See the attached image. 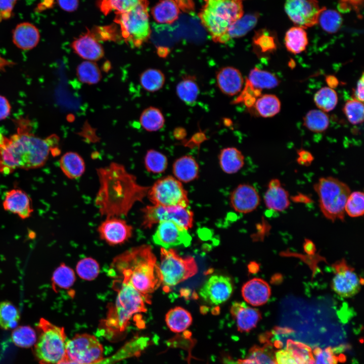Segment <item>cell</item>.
<instances>
[{"label":"cell","instance_id":"obj_23","mask_svg":"<svg viewBox=\"0 0 364 364\" xmlns=\"http://www.w3.org/2000/svg\"><path fill=\"white\" fill-rule=\"evenodd\" d=\"M223 364H277L274 352L268 343L254 345L245 358L235 360L230 356L223 357Z\"/></svg>","mask_w":364,"mask_h":364},{"label":"cell","instance_id":"obj_18","mask_svg":"<svg viewBox=\"0 0 364 364\" xmlns=\"http://www.w3.org/2000/svg\"><path fill=\"white\" fill-rule=\"evenodd\" d=\"M260 202V197L252 186L243 184L239 185L232 192L230 203L236 211L247 213L254 210Z\"/></svg>","mask_w":364,"mask_h":364},{"label":"cell","instance_id":"obj_29","mask_svg":"<svg viewBox=\"0 0 364 364\" xmlns=\"http://www.w3.org/2000/svg\"><path fill=\"white\" fill-rule=\"evenodd\" d=\"M180 11L173 0H161L152 8L151 13L158 23L171 24L178 19Z\"/></svg>","mask_w":364,"mask_h":364},{"label":"cell","instance_id":"obj_12","mask_svg":"<svg viewBox=\"0 0 364 364\" xmlns=\"http://www.w3.org/2000/svg\"><path fill=\"white\" fill-rule=\"evenodd\" d=\"M142 210V226L145 228H151L162 221H173L187 230L191 228L193 224L194 214L188 207L153 204L146 206Z\"/></svg>","mask_w":364,"mask_h":364},{"label":"cell","instance_id":"obj_55","mask_svg":"<svg viewBox=\"0 0 364 364\" xmlns=\"http://www.w3.org/2000/svg\"><path fill=\"white\" fill-rule=\"evenodd\" d=\"M297 162L302 166L310 165L314 159L312 154L304 149H299L297 151Z\"/></svg>","mask_w":364,"mask_h":364},{"label":"cell","instance_id":"obj_56","mask_svg":"<svg viewBox=\"0 0 364 364\" xmlns=\"http://www.w3.org/2000/svg\"><path fill=\"white\" fill-rule=\"evenodd\" d=\"M11 106L8 100L0 95V121L6 119L10 114Z\"/></svg>","mask_w":364,"mask_h":364},{"label":"cell","instance_id":"obj_54","mask_svg":"<svg viewBox=\"0 0 364 364\" xmlns=\"http://www.w3.org/2000/svg\"><path fill=\"white\" fill-rule=\"evenodd\" d=\"M18 0H0V23L10 19Z\"/></svg>","mask_w":364,"mask_h":364},{"label":"cell","instance_id":"obj_40","mask_svg":"<svg viewBox=\"0 0 364 364\" xmlns=\"http://www.w3.org/2000/svg\"><path fill=\"white\" fill-rule=\"evenodd\" d=\"M77 76L81 82L95 84L101 79L100 69L94 61H85L80 63L76 68Z\"/></svg>","mask_w":364,"mask_h":364},{"label":"cell","instance_id":"obj_19","mask_svg":"<svg viewBox=\"0 0 364 364\" xmlns=\"http://www.w3.org/2000/svg\"><path fill=\"white\" fill-rule=\"evenodd\" d=\"M3 206L5 210L16 214L23 219L29 218L33 211L29 196L25 192L17 188L6 193Z\"/></svg>","mask_w":364,"mask_h":364},{"label":"cell","instance_id":"obj_44","mask_svg":"<svg viewBox=\"0 0 364 364\" xmlns=\"http://www.w3.org/2000/svg\"><path fill=\"white\" fill-rule=\"evenodd\" d=\"M253 42L255 48L261 54L273 53L277 49L276 37L266 29H261L256 32Z\"/></svg>","mask_w":364,"mask_h":364},{"label":"cell","instance_id":"obj_16","mask_svg":"<svg viewBox=\"0 0 364 364\" xmlns=\"http://www.w3.org/2000/svg\"><path fill=\"white\" fill-rule=\"evenodd\" d=\"M336 273L333 278V290L343 298H350L357 294L361 288L360 281L357 274L345 262L336 264Z\"/></svg>","mask_w":364,"mask_h":364},{"label":"cell","instance_id":"obj_8","mask_svg":"<svg viewBox=\"0 0 364 364\" xmlns=\"http://www.w3.org/2000/svg\"><path fill=\"white\" fill-rule=\"evenodd\" d=\"M148 4V0H143L132 10L116 14L114 19L120 26L124 40L132 47H140L151 35Z\"/></svg>","mask_w":364,"mask_h":364},{"label":"cell","instance_id":"obj_53","mask_svg":"<svg viewBox=\"0 0 364 364\" xmlns=\"http://www.w3.org/2000/svg\"><path fill=\"white\" fill-rule=\"evenodd\" d=\"M314 364H337L338 359L331 348L317 347L312 352Z\"/></svg>","mask_w":364,"mask_h":364},{"label":"cell","instance_id":"obj_26","mask_svg":"<svg viewBox=\"0 0 364 364\" xmlns=\"http://www.w3.org/2000/svg\"><path fill=\"white\" fill-rule=\"evenodd\" d=\"M40 37L37 27L29 22H21L13 30V42L18 48L24 51L34 48L38 44Z\"/></svg>","mask_w":364,"mask_h":364},{"label":"cell","instance_id":"obj_35","mask_svg":"<svg viewBox=\"0 0 364 364\" xmlns=\"http://www.w3.org/2000/svg\"><path fill=\"white\" fill-rule=\"evenodd\" d=\"M176 92L178 97L184 103L191 105L197 99L199 88L194 77H184L177 84Z\"/></svg>","mask_w":364,"mask_h":364},{"label":"cell","instance_id":"obj_31","mask_svg":"<svg viewBox=\"0 0 364 364\" xmlns=\"http://www.w3.org/2000/svg\"><path fill=\"white\" fill-rule=\"evenodd\" d=\"M218 159L221 169L228 174L236 173L244 164L243 155L240 151L234 147L221 150Z\"/></svg>","mask_w":364,"mask_h":364},{"label":"cell","instance_id":"obj_9","mask_svg":"<svg viewBox=\"0 0 364 364\" xmlns=\"http://www.w3.org/2000/svg\"><path fill=\"white\" fill-rule=\"evenodd\" d=\"M164 287L169 288L194 276L198 272L195 259L183 257L172 249H161L158 264Z\"/></svg>","mask_w":364,"mask_h":364},{"label":"cell","instance_id":"obj_62","mask_svg":"<svg viewBox=\"0 0 364 364\" xmlns=\"http://www.w3.org/2000/svg\"><path fill=\"white\" fill-rule=\"evenodd\" d=\"M158 54L160 56L162 57H165L167 55V54L168 53V52L167 51V49L165 48L161 47V48H159L158 51Z\"/></svg>","mask_w":364,"mask_h":364},{"label":"cell","instance_id":"obj_27","mask_svg":"<svg viewBox=\"0 0 364 364\" xmlns=\"http://www.w3.org/2000/svg\"><path fill=\"white\" fill-rule=\"evenodd\" d=\"M264 201L268 209L278 212L287 209L290 203L288 192L282 186L278 178H273L269 182Z\"/></svg>","mask_w":364,"mask_h":364},{"label":"cell","instance_id":"obj_45","mask_svg":"<svg viewBox=\"0 0 364 364\" xmlns=\"http://www.w3.org/2000/svg\"><path fill=\"white\" fill-rule=\"evenodd\" d=\"M20 319V314L16 307L10 302L0 303V327L9 330L16 327Z\"/></svg>","mask_w":364,"mask_h":364},{"label":"cell","instance_id":"obj_41","mask_svg":"<svg viewBox=\"0 0 364 364\" xmlns=\"http://www.w3.org/2000/svg\"><path fill=\"white\" fill-rule=\"evenodd\" d=\"M258 18V15L256 14H248L232 23L228 32L230 39L245 35L255 26Z\"/></svg>","mask_w":364,"mask_h":364},{"label":"cell","instance_id":"obj_52","mask_svg":"<svg viewBox=\"0 0 364 364\" xmlns=\"http://www.w3.org/2000/svg\"><path fill=\"white\" fill-rule=\"evenodd\" d=\"M99 265L95 259L85 258L80 260L76 266L78 275L82 279L92 280L95 279L99 272Z\"/></svg>","mask_w":364,"mask_h":364},{"label":"cell","instance_id":"obj_21","mask_svg":"<svg viewBox=\"0 0 364 364\" xmlns=\"http://www.w3.org/2000/svg\"><path fill=\"white\" fill-rule=\"evenodd\" d=\"M149 339L148 337H140L131 340L113 355L104 357L101 360L89 364H114L127 358L137 356L147 346ZM56 364H82L64 358Z\"/></svg>","mask_w":364,"mask_h":364},{"label":"cell","instance_id":"obj_28","mask_svg":"<svg viewBox=\"0 0 364 364\" xmlns=\"http://www.w3.org/2000/svg\"><path fill=\"white\" fill-rule=\"evenodd\" d=\"M173 173L179 181L190 182L198 177L199 165L192 156H184L174 162Z\"/></svg>","mask_w":364,"mask_h":364},{"label":"cell","instance_id":"obj_14","mask_svg":"<svg viewBox=\"0 0 364 364\" xmlns=\"http://www.w3.org/2000/svg\"><path fill=\"white\" fill-rule=\"evenodd\" d=\"M154 243L165 249L183 245L190 246L192 237L188 230L171 221H162L153 236Z\"/></svg>","mask_w":364,"mask_h":364},{"label":"cell","instance_id":"obj_49","mask_svg":"<svg viewBox=\"0 0 364 364\" xmlns=\"http://www.w3.org/2000/svg\"><path fill=\"white\" fill-rule=\"evenodd\" d=\"M144 162L146 169L153 173H160L164 171L168 163L166 157L155 150L147 151Z\"/></svg>","mask_w":364,"mask_h":364},{"label":"cell","instance_id":"obj_3","mask_svg":"<svg viewBox=\"0 0 364 364\" xmlns=\"http://www.w3.org/2000/svg\"><path fill=\"white\" fill-rule=\"evenodd\" d=\"M110 272L145 296L162 284L156 258L151 247L147 245L131 248L118 255L111 264Z\"/></svg>","mask_w":364,"mask_h":364},{"label":"cell","instance_id":"obj_60","mask_svg":"<svg viewBox=\"0 0 364 364\" xmlns=\"http://www.w3.org/2000/svg\"><path fill=\"white\" fill-rule=\"evenodd\" d=\"M291 199L294 202L298 203H308L311 202V199L310 198L302 194H298L295 195L292 197Z\"/></svg>","mask_w":364,"mask_h":364},{"label":"cell","instance_id":"obj_47","mask_svg":"<svg viewBox=\"0 0 364 364\" xmlns=\"http://www.w3.org/2000/svg\"><path fill=\"white\" fill-rule=\"evenodd\" d=\"M75 280L73 270L64 264L59 266L54 272L52 282L54 289H68Z\"/></svg>","mask_w":364,"mask_h":364},{"label":"cell","instance_id":"obj_2","mask_svg":"<svg viewBox=\"0 0 364 364\" xmlns=\"http://www.w3.org/2000/svg\"><path fill=\"white\" fill-rule=\"evenodd\" d=\"M58 143L59 138L55 134L42 139L20 131L9 138L5 137L0 144V172L9 174L18 168L42 167L51 153L60 151Z\"/></svg>","mask_w":364,"mask_h":364},{"label":"cell","instance_id":"obj_10","mask_svg":"<svg viewBox=\"0 0 364 364\" xmlns=\"http://www.w3.org/2000/svg\"><path fill=\"white\" fill-rule=\"evenodd\" d=\"M148 197L153 205L188 207V193L178 179L167 176L158 179L150 187Z\"/></svg>","mask_w":364,"mask_h":364},{"label":"cell","instance_id":"obj_25","mask_svg":"<svg viewBox=\"0 0 364 364\" xmlns=\"http://www.w3.org/2000/svg\"><path fill=\"white\" fill-rule=\"evenodd\" d=\"M216 82L223 94L234 96L240 93L243 86L244 79L241 72L232 66H225L216 73Z\"/></svg>","mask_w":364,"mask_h":364},{"label":"cell","instance_id":"obj_59","mask_svg":"<svg viewBox=\"0 0 364 364\" xmlns=\"http://www.w3.org/2000/svg\"><path fill=\"white\" fill-rule=\"evenodd\" d=\"M363 73L362 74L360 78L357 82L356 87L354 92L355 99L363 102Z\"/></svg>","mask_w":364,"mask_h":364},{"label":"cell","instance_id":"obj_46","mask_svg":"<svg viewBox=\"0 0 364 364\" xmlns=\"http://www.w3.org/2000/svg\"><path fill=\"white\" fill-rule=\"evenodd\" d=\"M318 23L324 30L329 33L337 32L340 28L342 19L341 15L334 10L325 8L320 14Z\"/></svg>","mask_w":364,"mask_h":364},{"label":"cell","instance_id":"obj_51","mask_svg":"<svg viewBox=\"0 0 364 364\" xmlns=\"http://www.w3.org/2000/svg\"><path fill=\"white\" fill-rule=\"evenodd\" d=\"M363 104L362 102L352 99L348 100L344 105L343 112L348 120L355 125L363 121Z\"/></svg>","mask_w":364,"mask_h":364},{"label":"cell","instance_id":"obj_22","mask_svg":"<svg viewBox=\"0 0 364 364\" xmlns=\"http://www.w3.org/2000/svg\"><path fill=\"white\" fill-rule=\"evenodd\" d=\"M71 46L78 56L86 61H98L104 56L103 47L90 32L75 39Z\"/></svg>","mask_w":364,"mask_h":364},{"label":"cell","instance_id":"obj_32","mask_svg":"<svg viewBox=\"0 0 364 364\" xmlns=\"http://www.w3.org/2000/svg\"><path fill=\"white\" fill-rule=\"evenodd\" d=\"M191 313L185 308L175 307L166 313L165 322L166 325L173 332L180 333L185 331L192 323Z\"/></svg>","mask_w":364,"mask_h":364},{"label":"cell","instance_id":"obj_30","mask_svg":"<svg viewBox=\"0 0 364 364\" xmlns=\"http://www.w3.org/2000/svg\"><path fill=\"white\" fill-rule=\"evenodd\" d=\"M59 164L63 173L70 179L80 177L85 171L84 161L76 152H68L65 153L61 157Z\"/></svg>","mask_w":364,"mask_h":364},{"label":"cell","instance_id":"obj_48","mask_svg":"<svg viewBox=\"0 0 364 364\" xmlns=\"http://www.w3.org/2000/svg\"><path fill=\"white\" fill-rule=\"evenodd\" d=\"M13 342L17 346L28 348L34 345L37 339L35 331L29 326H20L12 333Z\"/></svg>","mask_w":364,"mask_h":364},{"label":"cell","instance_id":"obj_63","mask_svg":"<svg viewBox=\"0 0 364 364\" xmlns=\"http://www.w3.org/2000/svg\"><path fill=\"white\" fill-rule=\"evenodd\" d=\"M342 1H350L353 3L357 4V3H360V1L362 0H342Z\"/></svg>","mask_w":364,"mask_h":364},{"label":"cell","instance_id":"obj_24","mask_svg":"<svg viewBox=\"0 0 364 364\" xmlns=\"http://www.w3.org/2000/svg\"><path fill=\"white\" fill-rule=\"evenodd\" d=\"M241 292L246 302L254 306L266 303L271 295L268 283L259 278H253L247 282L243 286Z\"/></svg>","mask_w":364,"mask_h":364},{"label":"cell","instance_id":"obj_1","mask_svg":"<svg viewBox=\"0 0 364 364\" xmlns=\"http://www.w3.org/2000/svg\"><path fill=\"white\" fill-rule=\"evenodd\" d=\"M100 188L95 204L107 217L126 215L134 203L147 195L149 187L142 186L124 166L112 162L97 169Z\"/></svg>","mask_w":364,"mask_h":364},{"label":"cell","instance_id":"obj_15","mask_svg":"<svg viewBox=\"0 0 364 364\" xmlns=\"http://www.w3.org/2000/svg\"><path fill=\"white\" fill-rule=\"evenodd\" d=\"M233 290L231 279L226 276H211L202 285L199 291L201 298L210 305L220 304L231 297Z\"/></svg>","mask_w":364,"mask_h":364},{"label":"cell","instance_id":"obj_34","mask_svg":"<svg viewBox=\"0 0 364 364\" xmlns=\"http://www.w3.org/2000/svg\"><path fill=\"white\" fill-rule=\"evenodd\" d=\"M246 81L255 89L260 90L276 87L280 82L273 73L257 68L251 70Z\"/></svg>","mask_w":364,"mask_h":364},{"label":"cell","instance_id":"obj_17","mask_svg":"<svg viewBox=\"0 0 364 364\" xmlns=\"http://www.w3.org/2000/svg\"><path fill=\"white\" fill-rule=\"evenodd\" d=\"M98 230L102 240L110 245H117L130 238L133 229L123 219L109 217L101 223Z\"/></svg>","mask_w":364,"mask_h":364},{"label":"cell","instance_id":"obj_13","mask_svg":"<svg viewBox=\"0 0 364 364\" xmlns=\"http://www.w3.org/2000/svg\"><path fill=\"white\" fill-rule=\"evenodd\" d=\"M316 0H287L285 10L289 18L297 26L303 28L318 23L321 13L325 9Z\"/></svg>","mask_w":364,"mask_h":364},{"label":"cell","instance_id":"obj_39","mask_svg":"<svg viewBox=\"0 0 364 364\" xmlns=\"http://www.w3.org/2000/svg\"><path fill=\"white\" fill-rule=\"evenodd\" d=\"M328 115L321 110H311L303 118V124L309 130L314 132H322L329 125Z\"/></svg>","mask_w":364,"mask_h":364},{"label":"cell","instance_id":"obj_43","mask_svg":"<svg viewBox=\"0 0 364 364\" xmlns=\"http://www.w3.org/2000/svg\"><path fill=\"white\" fill-rule=\"evenodd\" d=\"M314 101L316 106L324 112L333 110L338 102V96L334 89L329 87H324L314 95Z\"/></svg>","mask_w":364,"mask_h":364},{"label":"cell","instance_id":"obj_20","mask_svg":"<svg viewBox=\"0 0 364 364\" xmlns=\"http://www.w3.org/2000/svg\"><path fill=\"white\" fill-rule=\"evenodd\" d=\"M230 312L236 322L238 330L242 333L251 331L261 319L258 309L251 307L243 302H233Z\"/></svg>","mask_w":364,"mask_h":364},{"label":"cell","instance_id":"obj_58","mask_svg":"<svg viewBox=\"0 0 364 364\" xmlns=\"http://www.w3.org/2000/svg\"><path fill=\"white\" fill-rule=\"evenodd\" d=\"M60 7L66 12L75 11L78 4V0H57Z\"/></svg>","mask_w":364,"mask_h":364},{"label":"cell","instance_id":"obj_7","mask_svg":"<svg viewBox=\"0 0 364 364\" xmlns=\"http://www.w3.org/2000/svg\"><path fill=\"white\" fill-rule=\"evenodd\" d=\"M37 328L39 335L34 354L39 364H56L64 359L67 342L64 329L43 318Z\"/></svg>","mask_w":364,"mask_h":364},{"label":"cell","instance_id":"obj_36","mask_svg":"<svg viewBox=\"0 0 364 364\" xmlns=\"http://www.w3.org/2000/svg\"><path fill=\"white\" fill-rule=\"evenodd\" d=\"M254 105L260 116L268 118L275 116L280 112L281 104L276 96L265 94L259 97Z\"/></svg>","mask_w":364,"mask_h":364},{"label":"cell","instance_id":"obj_37","mask_svg":"<svg viewBox=\"0 0 364 364\" xmlns=\"http://www.w3.org/2000/svg\"><path fill=\"white\" fill-rule=\"evenodd\" d=\"M140 122L145 130L155 131L163 127L165 119L162 112L158 108L149 107L145 109L141 113Z\"/></svg>","mask_w":364,"mask_h":364},{"label":"cell","instance_id":"obj_61","mask_svg":"<svg viewBox=\"0 0 364 364\" xmlns=\"http://www.w3.org/2000/svg\"><path fill=\"white\" fill-rule=\"evenodd\" d=\"M326 81L328 87L334 88L338 85L339 81L337 78L333 75H328L326 78Z\"/></svg>","mask_w":364,"mask_h":364},{"label":"cell","instance_id":"obj_57","mask_svg":"<svg viewBox=\"0 0 364 364\" xmlns=\"http://www.w3.org/2000/svg\"><path fill=\"white\" fill-rule=\"evenodd\" d=\"M179 10L185 13H190L195 10L194 0H173Z\"/></svg>","mask_w":364,"mask_h":364},{"label":"cell","instance_id":"obj_5","mask_svg":"<svg viewBox=\"0 0 364 364\" xmlns=\"http://www.w3.org/2000/svg\"><path fill=\"white\" fill-rule=\"evenodd\" d=\"M145 302V296L131 286L121 283L114 303L108 308L104 327L112 333L123 332L133 315L146 311Z\"/></svg>","mask_w":364,"mask_h":364},{"label":"cell","instance_id":"obj_64","mask_svg":"<svg viewBox=\"0 0 364 364\" xmlns=\"http://www.w3.org/2000/svg\"><path fill=\"white\" fill-rule=\"evenodd\" d=\"M46 1H47V0H44V2H46ZM49 2H52V0H49Z\"/></svg>","mask_w":364,"mask_h":364},{"label":"cell","instance_id":"obj_38","mask_svg":"<svg viewBox=\"0 0 364 364\" xmlns=\"http://www.w3.org/2000/svg\"><path fill=\"white\" fill-rule=\"evenodd\" d=\"M165 77L160 70L149 68L144 71L140 75V82L142 87L150 92L160 89L164 84Z\"/></svg>","mask_w":364,"mask_h":364},{"label":"cell","instance_id":"obj_42","mask_svg":"<svg viewBox=\"0 0 364 364\" xmlns=\"http://www.w3.org/2000/svg\"><path fill=\"white\" fill-rule=\"evenodd\" d=\"M143 0H99L98 6L105 15L111 12L116 14L128 12L141 3Z\"/></svg>","mask_w":364,"mask_h":364},{"label":"cell","instance_id":"obj_50","mask_svg":"<svg viewBox=\"0 0 364 364\" xmlns=\"http://www.w3.org/2000/svg\"><path fill=\"white\" fill-rule=\"evenodd\" d=\"M345 212L350 217H357L364 213V194L357 191L350 193L345 203Z\"/></svg>","mask_w":364,"mask_h":364},{"label":"cell","instance_id":"obj_11","mask_svg":"<svg viewBox=\"0 0 364 364\" xmlns=\"http://www.w3.org/2000/svg\"><path fill=\"white\" fill-rule=\"evenodd\" d=\"M103 347L99 340L88 334H77L66 344L65 358L82 364H89L104 358Z\"/></svg>","mask_w":364,"mask_h":364},{"label":"cell","instance_id":"obj_33","mask_svg":"<svg viewBox=\"0 0 364 364\" xmlns=\"http://www.w3.org/2000/svg\"><path fill=\"white\" fill-rule=\"evenodd\" d=\"M308 40L304 29L299 26L290 28L286 33L285 45L292 54H298L305 50Z\"/></svg>","mask_w":364,"mask_h":364},{"label":"cell","instance_id":"obj_6","mask_svg":"<svg viewBox=\"0 0 364 364\" xmlns=\"http://www.w3.org/2000/svg\"><path fill=\"white\" fill-rule=\"evenodd\" d=\"M313 188L323 215L333 222L343 221L345 203L351 193L349 186L337 178L327 176L319 178Z\"/></svg>","mask_w":364,"mask_h":364},{"label":"cell","instance_id":"obj_4","mask_svg":"<svg viewBox=\"0 0 364 364\" xmlns=\"http://www.w3.org/2000/svg\"><path fill=\"white\" fill-rule=\"evenodd\" d=\"M199 19L212 40L225 43L230 40V25L244 16L242 0H203Z\"/></svg>","mask_w":364,"mask_h":364}]
</instances>
